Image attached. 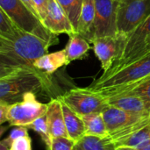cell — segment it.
Wrapping results in <instances>:
<instances>
[{
  "label": "cell",
  "instance_id": "obj_1",
  "mask_svg": "<svg viewBox=\"0 0 150 150\" xmlns=\"http://www.w3.org/2000/svg\"><path fill=\"white\" fill-rule=\"evenodd\" d=\"M51 45L21 29L11 38H0V75L18 68H34V62L47 54Z\"/></svg>",
  "mask_w": 150,
  "mask_h": 150
},
{
  "label": "cell",
  "instance_id": "obj_2",
  "mask_svg": "<svg viewBox=\"0 0 150 150\" xmlns=\"http://www.w3.org/2000/svg\"><path fill=\"white\" fill-rule=\"evenodd\" d=\"M149 76L150 51L127 63L104 72L86 88L106 98L134 88Z\"/></svg>",
  "mask_w": 150,
  "mask_h": 150
},
{
  "label": "cell",
  "instance_id": "obj_3",
  "mask_svg": "<svg viewBox=\"0 0 150 150\" xmlns=\"http://www.w3.org/2000/svg\"><path fill=\"white\" fill-rule=\"evenodd\" d=\"M49 76L35 68H18L0 75V102L9 105L20 101L27 93L47 91Z\"/></svg>",
  "mask_w": 150,
  "mask_h": 150
},
{
  "label": "cell",
  "instance_id": "obj_4",
  "mask_svg": "<svg viewBox=\"0 0 150 150\" xmlns=\"http://www.w3.org/2000/svg\"><path fill=\"white\" fill-rule=\"evenodd\" d=\"M0 9L3 10L21 30L33 33L51 44H54L57 41V35L48 31L42 24L41 20L35 16L21 0H0Z\"/></svg>",
  "mask_w": 150,
  "mask_h": 150
},
{
  "label": "cell",
  "instance_id": "obj_5",
  "mask_svg": "<svg viewBox=\"0 0 150 150\" xmlns=\"http://www.w3.org/2000/svg\"><path fill=\"white\" fill-rule=\"evenodd\" d=\"M150 15V0H120L117 32L127 36Z\"/></svg>",
  "mask_w": 150,
  "mask_h": 150
},
{
  "label": "cell",
  "instance_id": "obj_6",
  "mask_svg": "<svg viewBox=\"0 0 150 150\" xmlns=\"http://www.w3.org/2000/svg\"><path fill=\"white\" fill-rule=\"evenodd\" d=\"M58 98L80 116L103 112L109 105L105 98L87 88L71 89Z\"/></svg>",
  "mask_w": 150,
  "mask_h": 150
},
{
  "label": "cell",
  "instance_id": "obj_7",
  "mask_svg": "<svg viewBox=\"0 0 150 150\" xmlns=\"http://www.w3.org/2000/svg\"><path fill=\"white\" fill-rule=\"evenodd\" d=\"M47 111V104L37 100L36 94L27 93L20 101L9 105L8 122L12 127H26L44 116Z\"/></svg>",
  "mask_w": 150,
  "mask_h": 150
},
{
  "label": "cell",
  "instance_id": "obj_8",
  "mask_svg": "<svg viewBox=\"0 0 150 150\" xmlns=\"http://www.w3.org/2000/svg\"><path fill=\"white\" fill-rule=\"evenodd\" d=\"M149 38L150 15L137 28L126 37L122 51L112 68L127 63L149 52L150 48L148 46V40Z\"/></svg>",
  "mask_w": 150,
  "mask_h": 150
},
{
  "label": "cell",
  "instance_id": "obj_9",
  "mask_svg": "<svg viewBox=\"0 0 150 150\" xmlns=\"http://www.w3.org/2000/svg\"><path fill=\"white\" fill-rule=\"evenodd\" d=\"M120 0H95V21L92 40L98 37L116 35ZM91 40V41H92Z\"/></svg>",
  "mask_w": 150,
  "mask_h": 150
},
{
  "label": "cell",
  "instance_id": "obj_10",
  "mask_svg": "<svg viewBox=\"0 0 150 150\" xmlns=\"http://www.w3.org/2000/svg\"><path fill=\"white\" fill-rule=\"evenodd\" d=\"M126 37L117 33L116 35L98 37L91 41L95 54L99 60L104 72L108 71L119 58Z\"/></svg>",
  "mask_w": 150,
  "mask_h": 150
},
{
  "label": "cell",
  "instance_id": "obj_11",
  "mask_svg": "<svg viewBox=\"0 0 150 150\" xmlns=\"http://www.w3.org/2000/svg\"><path fill=\"white\" fill-rule=\"evenodd\" d=\"M102 114L109 135L112 136L135 125L139 121L148 117L150 113L146 115L134 114L126 112L122 109L108 105V107L102 112Z\"/></svg>",
  "mask_w": 150,
  "mask_h": 150
},
{
  "label": "cell",
  "instance_id": "obj_12",
  "mask_svg": "<svg viewBox=\"0 0 150 150\" xmlns=\"http://www.w3.org/2000/svg\"><path fill=\"white\" fill-rule=\"evenodd\" d=\"M41 22L48 31L55 35L60 33L72 35L76 33L57 0H49L47 15Z\"/></svg>",
  "mask_w": 150,
  "mask_h": 150
},
{
  "label": "cell",
  "instance_id": "obj_13",
  "mask_svg": "<svg viewBox=\"0 0 150 150\" xmlns=\"http://www.w3.org/2000/svg\"><path fill=\"white\" fill-rule=\"evenodd\" d=\"M46 115L48 131L51 137L69 138L64 121L62 105L59 98H53L49 103H47V111Z\"/></svg>",
  "mask_w": 150,
  "mask_h": 150
},
{
  "label": "cell",
  "instance_id": "obj_14",
  "mask_svg": "<svg viewBox=\"0 0 150 150\" xmlns=\"http://www.w3.org/2000/svg\"><path fill=\"white\" fill-rule=\"evenodd\" d=\"M105 98L109 105L122 109L126 112L142 115L150 113L149 108L146 102L136 95L124 93L106 97Z\"/></svg>",
  "mask_w": 150,
  "mask_h": 150
},
{
  "label": "cell",
  "instance_id": "obj_15",
  "mask_svg": "<svg viewBox=\"0 0 150 150\" xmlns=\"http://www.w3.org/2000/svg\"><path fill=\"white\" fill-rule=\"evenodd\" d=\"M68 64H69V62L68 61L66 52L64 49H62L60 51L47 53L40 57L34 62L33 67L44 74L50 76L60 68Z\"/></svg>",
  "mask_w": 150,
  "mask_h": 150
},
{
  "label": "cell",
  "instance_id": "obj_16",
  "mask_svg": "<svg viewBox=\"0 0 150 150\" xmlns=\"http://www.w3.org/2000/svg\"><path fill=\"white\" fill-rule=\"evenodd\" d=\"M62 102V112L64 116L65 126L69 138L75 142H77L85 135V126L82 116L75 112L65 103Z\"/></svg>",
  "mask_w": 150,
  "mask_h": 150
},
{
  "label": "cell",
  "instance_id": "obj_17",
  "mask_svg": "<svg viewBox=\"0 0 150 150\" xmlns=\"http://www.w3.org/2000/svg\"><path fill=\"white\" fill-rule=\"evenodd\" d=\"M95 14V0H83L76 33L90 42L92 40Z\"/></svg>",
  "mask_w": 150,
  "mask_h": 150
},
{
  "label": "cell",
  "instance_id": "obj_18",
  "mask_svg": "<svg viewBox=\"0 0 150 150\" xmlns=\"http://www.w3.org/2000/svg\"><path fill=\"white\" fill-rule=\"evenodd\" d=\"M90 41L76 33L69 35V40L64 48L69 62L83 58L90 50Z\"/></svg>",
  "mask_w": 150,
  "mask_h": 150
},
{
  "label": "cell",
  "instance_id": "obj_19",
  "mask_svg": "<svg viewBox=\"0 0 150 150\" xmlns=\"http://www.w3.org/2000/svg\"><path fill=\"white\" fill-rule=\"evenodd\" d=\"M76 150H116V146L110 135L98 137L93 135H84L76 142Z\"/></svg>",
  "mask_w": 150,
  "mask_h": 150
},
{
  "label": "cell",
  "instance_id": "obj_20",
  "mask_svg": "<svg viewBox=\"0 0 150 150\" xmlns=\"http://www.w3.org/2000/svg\"><path fill=\"white\" fill-rule=\"evenodd\" d=\"M85 126V135L106 137L109 135L102 112H95L82 116Z\"/></svg>",
  "mask_w": 150,
  "mask_h": 150
},
{
  "label": "cell",
  "instance_id": "obj_21",
  "mask_svg": "<svg viewBox=\"0 0 150 150\" xmlns=\"http://www.w3.org/2000/svg\"><path fill=\"white\" fill-rule=\"evenodd\" d=\"M57 2L66 12L76 32L83 0H57Z\"/></svg>",
  "mask_w": 150,
  "mask_h": 150
},
{
  "label": "cell",
  "instance_id": "obj_22",
  "mask_svg": "<svg viewBox=\"0 0 150 150\" xmlns=\"http://www.w3.org/2000/svg\"><path fill=\"white\" fill-rule=\"evenodd\" d=\"M27 129H31L33 131H34L35 133H37L41 140L43 141V142L45 143L46 149L47 150H49L51 147V143H52V137L49 134L48 131V127H47V115L45 114L44 116L37 119L36 120H34L33 123H31L30 125L25 127Z\"/></svg>",
  "mask_w": 150,
  "mask_h": 150
},
{
  "label": "cell",
  "instance_id": "obj_23",
  "mask_svg": "<svg viewBox=\"0 0 150 150\" xmlns=\"http://www.w3.org/2000/svg\"><path fill=\"white\" fill-rule=\"evenodd\" d=\"M20 28L11 20V18L0 9V38H11L16 34Z\"/></svg>",
  "mask_w": 150,
  "mask_h": 150
},
{
  "label": "cell",
  "instance_id": "obj_24",
  "mask_svg": "<svg viewBox=\"0 0 150 150\" xmlns=\"http://www.w3.org/2000/svg\"><path fill=\"white\" fill-rule=\"evenodd\" d=\"M124 93H130V94H134L142 98L146 102V104L148 105L150 110V76L144 81H142V83L134 86V88L120 94H124Z\"/></svg>",
  "mask_w": 150,
  "mask_h": 150
},
{
  "label": "cell",
  "instance_id": "obj_25",
  "mask_svg": "<svg viewBox=\"0 0 150 150\" xmlns=\"http://www.w3.org/2000/svg\"><path fill=\"white\" fill-rule=\"evenodd\" d=\"M76 142L69 138H53L49 150H74Z\"/></svg>",
  "mask_w": 150,
  "mask_h": 150
},
{
  "label": "cell",
  "instance_id": "obj_26",
  "mask_svg": "<svg viewBox=\"0 0 150 150\" xmlns=\"http://www.w3.org/2000/svg\"><path fill=\"white\" fill-rule=\"evenodd\" d=\"M28 129L25 127H15L13 128V130L10 133L9 136L4 140L1 141L0 143L4 144L5 146L11 148V145L12 143V142L21 136H25V135H28Z\"/></svg>",
  "mask_w": 150,
  "mask_h": 150
},
{
  "label": "cell",
  "instance_id": "obj_27",
  "mask_svg": "<svg viewBox=\"0 0 150 150\" xmlns=\"http://www.w3.org/2000/svg\"><path fill=\"white\" fill-rule=\"evenodd\" d=\"M10 150H32V140L29 134L15 139L11 145Z\"/></svg>",
  "mask_w": 150,
  "mask_h": 150
},
{
  "label": "cell",
  "instance_id": "obj_28",
  "mask_svg": "<svg viewBox=\"0 0 150 150\" xmlns=\"http://www.w3.org/2000/svg\"><path fill=\"white\" fill-rule=\"evenodd\" d=\"M33 2L39 15V18L42 21L47 15L49 0H33Z\"/></svg>",
  "mask_w": 150,
  "mask_h": 150
},
{
  "label": "cell",
  "instance_id": "obj_29",
  "mask_svg": "<svg viewBox=\"0 0 150 150\" xmlns=\"http://www.w3.org/2000/svg\"><path fill=\"white\" fill-rule=\"evenodd\" d=\"M9 104L0 102V124H4L8 121V111Z\"/></svg>",
  "mask_w": 150,
  "mask_h": 150
},
{
  "label": "cell",
  "instance_id": "obj_30",
  "mask_svg": "<svg viewBox=\"0 0 150 150\" xmlns=\"http://www.w3.org/2000/svg\"><path fill=\"white\" fill-rule=\"evenodd\" d=\"M27 7H28V9L35 15V16H37L38 18H39V15H38V13H37V11H36V9H35V7H34V4H33V0H21Z\"/></svg>",
  "mask_w": 150,
  "mask_h": 150
},
{
  "label": "cell",
  "instance_id": "obj_31",
  "mask_svg": "<svg viewBox=\"0 0 150 150\" xmlns=\"http://www.w3.org/2000/svg\"><path fill=\"white\" fill-rule=\"evenodd\" d=\"M136 149L139 150H150V140L143 142L142 144L138 146Z\"/></svg>",
  "mask_w": 150,
  "mask_h": 150
},
{
  "label": "cell",
  "instance_id": "obj_32",
  "mask_svg": "<svg viewBox=\"0 0 150 150\" xmlns=\"http://www.w3.org/2000/svg\"><path fill=\"white\" fill-rule=\"evenodd\" d=\"M116 150H139L137 149L136 148H134V147H129V146H120V147H117Z\"/></svg>",
  "mask_w": 150,
  "mask_h": 150
},
{
  "label": "cell",
  "instance_id": "obj_33",
  "mask_svg": "<svg viewBox=\"0 0 150 150\" xmlns=\"http://www.w3.org/2000/svg\"><path fill=\"white\" fill-rule=\"evenodd\" d=\"M148 46H149V47L150 48V38L149 39V40H148Z\"/></svg>",
  "mask_w": 150,
  "mask_h": 150
},
{
  "label": "cell",
  "instance_id": "obj_34",
  "mask_svg": "<svg viewBox=\"0 0 150 150\" xmlns=\"http://www.w3.org/2000/svg\"><path fill=\"white\" fill-rule=\"evenodd\" d=\"M74 150H76V149H74Z\"/></svg>",
  "mask_w": 150,
  "mask_h": 150
}]
</instances>
